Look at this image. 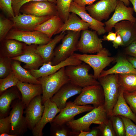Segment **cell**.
Returning a JSON list of instances; mask_svg holds the SVG:
<instances>
[{"instance_id":"60d3db41","label":"cell","mask_w":136,"mask_h":136,"mask_svg":"<svg viewBox=\"0 0 136 136\" xmlns=\"http://www.w3.org/2000/svg\"><path fill=\"white\" fill-rule=\"evenodd\" d=\"M12 0H0V8L3 13L11 19L15 16L13 9Z\"/></svg>"},{"instance_id":"d6986e66","label":"cell","mask_w":136,"mask_h":136,"mask_svg":"<svg viewBox=\"0 0 136 136\" xmlns=\"http://www.w3.org/2000/svg\"><path fill=\"white\" fill-rule=\"evenodd\" d=\"M43 105L44 108L42 117L32 130V135L34 136H43L42 130L45 125L47 123L51 122L61 111L50 99L46 100Z\"/></svg>"},{"instance_id":"ab89813d","label":"cell","mask_w":136,"mask_h":136,"mask_svg":"<svg viewBox=\"0 0 136 136\" xmlns=\"http://www.w3.org/2000/svg\"><path fill=\"white\" fill-rule=\"evenodd\" d=\"M123 95L126 103L136 115V90L130 92L124 91Z\"/></svg>"},{"instance_id":"83f0119b","label":"cell","mask_w":136,"mask_h":136,"mask_svg":"<svg viewBox=\"0 0 136 136\" xmlns=\"http://www.w3.org/2000/svg\"><path fill=\"white\" fill-rule=\"evenodd\" d=\"M119 90V96L113 108L112 116L120 115L126 117L136 124V115L126 103L123 95L124 91L120 87Z\"/></svg>"},{"instance_id":"ee69618b","label":"cell","mask_w":136,"mask_h":136,"mask_svg":"<svg viewBox=\"0 0 136 136\" xmlns=\"http://www.w3.org/2000/svg\"><path fill=\"white\" fill-rule=\"evenodd\" d=\"M0 118V134H10L11 125L9 116Z\"/></svg>"},{"instance_id":"f546056e","label":"cell","mask_w":136,"mask_h":136,"mask_svg":"<svg viewBox=\"0 0 136 136\" xmlns=\"http://www.w3.org/2000/svg\"><path fill=\"white\" fill-rule=\"evenodd\" d=\"M16 86L7 89L0 94V115L1 117L6 115L9 111L10 106L13 101L21 99Z\"/></svg>"},{"instance_id":"74e56055","label":"cell","mask_w":136,"mask_h":136,"mask_svg":"<svg viewBox=\"0 0 136 136\" xmlns=\"http://www.w3.org/2000/svg\"><path fill=\"white\" fill-rule=\"evenodd\" d=\"M109 118L111 121L116 136H125L124 124L120 116H112Z\"/></svg>"},{"instance_id":"f5cc1de1","label":"cell","mask_w":136,"mask_h":136,"mask_svg":"<svg viewBox=\"0 0 136 136\" xmlns=\"http://www.w3.org/2000/svg\"><path fill=\"white\" fill-rule=\"evenodd\" d=\"M121 1L124 3V5L128 7L130 4L129 0H116Z\"/></svg>"},{"instance_id":"30bf717a","label":"cell","mask_w":136,"mask_h":136,"mask_svg":"<svg viewBox=\"0 0 136 136\" xmlns=\"http://www.w3.org/2000/svg\"><path fill=\"white\" fill-rule=\"evenodd\" d=\"M97 32L88 29L81 31L77 45V49L83 54L97 53L103 48V40L98 36Z\"/></svg>"},{"instance_id":"e575fe53","label":"cell","mask_w":136,"mask_h":136,"mask_svg":"<svg viewBox=\"0 0 136 136\" xmlns=\"http://www.w3.org/2000/svg\"><path fill=\"white\" fill-rule=\"evenodd\" d=\"M14 25L13 21L1 15L0 16V42L5 39L7 35Z\"/></svg>"},{"instance_id":"44dd1931","label":"cell","mask_w":136,"mask_h":136,"mask_svg":"<svg viewBox=\"0 0 136 136\" xmlns=\"http://www.w3.org/2000/svg\"><path fill=\"white\" fill-rule=\"evenodd\" d=\"M85 7L80 6L73 1L70 6V12L77 14L83 20L89 24L90 28L96 31L98 35L105 33L106 32L105 29V23L93 18L87 12Z\"/></svg>"},{"instance_id":"3957f363","label":"cell","mask_w":136,"mask_h":136,"mask_svg":"<svg viewBox=\"0 0 136 136\" xmlns=\"http://www.w3.org/2000/svg\"><path fill=\"white\" fill-rule=\"evenodd\" d=\"M65 67L61 68L54 73L38 79L42 89L43 104L46 100L50 99L64 85L70 82L65 73Z\"/></svg>"},{"instance_id":"db71d44e","label":"cell","mask_w":136,"mask_h":136,"mask_svg":"<svg viewBox=\"0 0 136 136\" xmlns=\"http://www.w3.org/2000/svg\"><path fill=\"white\" fill-rule=\"evenodd\" d=\"M0 136H15L14 135L10 134L4 133L0 134Z\"/></svg>"},{"instance_id":"7dc6e473","label":"cell","mask_w":136,"mask_h":136,"mask_svg":"<svg viewBox=\"0 0 136 136\" xmlns=\"http://www.w3.org/2000/svg\"><path fill=\"white\" fill-rule=\"evenodd\" d=\"M97 0H74L73 2L80 6L86 7V5L92 4Z\"/></svg>"},{"instance_id":"d590c367","label":"cell","mask_w":136,"mask_h":136,"mask_svg":"<svg viewBox=\"0 0 136 136\" xmlns=\"http://www.w3.org/2000/svg\"><path fill=\"white\" fill-rule=\"evenodd\" d=\"M19 81L13 72L6 77L3 78H0V94L9 88L16 86Z\"/></svg>"},{"instance_id":"7bdbcfd3","label":"cell","mask_w":136,"mask_h":136,"mask_svg":"<svg viewBox=\"0 0 136 136\" xmlns=\"http://www.w3.org/2000/svg\"><path fill=\"white\" fill-rule=\"evenodd\" d=\"M48 1L56 4V0H12V6L15 16L18 15L20 10L24 4L30 2Z\"/></svg>"},{"instance_id":"f907efd6","label":"cell","mask_w":136,"mask_h":136,"mask_svg":"<svg viewBox=\"0 0 136 136\" xmlns=\"http://www.w3.org/2000/svg\"><path fill=\"white\" fill-rule=\"evenodd\" d=\"M126 57L127 60L136 70V58L130 56H127Z\"/></svg>"},{"instance_id":"9a60e30c","label":"cell","mask_w":136,"mask_h":136,"mask_svg":"<svg viewBox=\"0 0 136 136\" xmlns=\"http://www.w3.org/2000/svg\"><path fill=\"white\" fill-rule=\"evenodd\" d=\"M42 95L36 96L26 108L25 118L28 128L31 130L40 121L43 115L44 106L42 103Z\"/></svg>"},{"instance_id":"484cf974","label":"cell","mask_w":136,"mask_h":136,"mask_svg":"<svg viewBox=\"0 0 136 136\" xmlns=\"http://www.w3.org/2000/svg\"><path fill=\"white\" fill-rule=\"evenodd\" d=\"M116 64L110 69L103 70L99 77L111 74H123L128 73L136 74V70L128 61L126 57L119 56L116 58ZM98 77V78H99Z\"/></svg>"},{"instance_id":"816d5d0a","label":"cell","mask_w":136,"mask_h":136,"mask_svg":"<svg viewBox=\"0 0 136 136\" xmlns=\"http://www.w3.org/2000/svg\"><path fill=\"white\" fill-rule=\"evenodd\" d=\"M133 6L134 11L136 14V0H129Z\"/></svg>"},{"instance_id":"5bb4252c","label":"cell","mask_w":136,"mask_h":136,"mask_svg":"<svg viewBox=\"0 0 136 136\" xmlns=\"http://www.w3.org/2000/svg\"><path fill=\"white\" fill-rule=\"evenodd\" d=\"M133 8L126 6L123 2L117 1L114 12L111 18L104 23L105 29L107 32L111 31L117 23L128 20L136 23V18L133 16Z\"/></svg>"},{"instance_id":"4316f807","label":"cell","mask_w":136,"mask_h":136,"mask_svg":"<svg viewBox=\"0 0 136 136\" xmlns=\"http://www.w3.org/2000/svg\"><path fill=\"white\" fill-rule=\"evenodd\" d=\"M71 13L67 20L64 23L57 34L68 31L81 32L90 28L89 24L83 20L77 14Z\"/></svg>"},{"instance_id":"f1b7e54d","label":"cell","mask_w":136,"mask_h":136,"mask_svg":"<svg viewBox=\"0 0 136 136\" xmlns=\"http://www.w3.org/2000/svg\"><path fill=\"white\" fill-rule=\"evenodd\" d=\"M64 23L58 15L54 16L43 23L38 25L34 30L39 31L51 38L57 33Z\"/></svg>"},{"instance_id":"4fadbf2b","label":"cell","mask_w":136,"mask_h":136,"mask_svg":"<svg viewBox=\"0 0 136 136\" xmlns=\"http://www.w3.org/2000/svg\"><path fill=\"white\" fill-rule=\"evenodd\" d=\"M117 3L116 0H100L85 7L88 13L93 18L100 22L107 20L115 11Z\"/></svg>"},{"instance_id":"681fc988","label":"cell","mask_w":136,"mask_h":136,"mask_svg":"<svg viewBox=\"0 0 136 136\" xmlns=\"http://www.w3.org/2000/svg\"><path fill=\"white\" fill-rule=\"evenodd\" d=\"M113 46L115 48H117L120 46H123L124 44L122 39L119 35H117L115 39L112 41Z\"/></svg>"},{"instance_id":"ffe728a7","label":"cell","mask_w":136,"mask_h":136,"mask_svg":"<svg viewBox=\"0 0 136 136\" xmlns=\"http://www.w3.org/2000/svg\"><path fill=\"white\" fill-rule=\"evenodd\" d=\"M82 88L70 82L64 85L50 98L60 110L64 108L70 97L81 92Z\"/></svg>"},{"instance_id":"d6a6232c","label":"cell","mask_w":136,"mask_h":136,"mask_svg":"<svg viewBox=\"0 0 136 136\" xmlns=\"http://www.w3.org/2000/svg\"><path fill=\"white\" fill-rule=\"evenodd\" d=\"M74 0H56V6L58 16L64 23L70 14V8Z\"/></svg>"},{"instance_id":"f6af8a7d","label":"cell","mask_w":136,"mask_h":136,"mask_svg":"<svg viewBox=\"0 0 136 136\" xmlns=\"http://www.w3.org/2000/svg\"><path fill=\"white\" fill-rule=\"evenodd\" d=\"M125 47V53L129 56L136 58V40Z\"/></svg>"},{"instance_id":"7402d4cb","label":"cell","mask_w":136,"mask_h":136,"mask_svg":"<svg viewBox=\"0 0 136 136\" xmlns=\"http://www.w3.org/2000/svg\"><path fill=\"white\" fill-rule=\"evenodd\" d=\"M0 42V57L10 58L23 54L27 45L13 39H5Z\"/></svg>"},{"instance_id":"6da1fadb","label":"cell","mask_w":136,"mask_h":136,"mask_svg":"<svg viewBox=\"0 0 136 136\" xmlns=\"http://www.w3.org/2000/svg\"><path fill=\"white\" fill-rule=\"evenodd\" d=\"M109 117L103 105L94 108L83 116L68 122L66 124L71 129L74 136H78L81 131H89L91 124H100L107 121Z\"/></svg>"},{"instance_id":"8fae6325","label":"cell","mask_w":136,"mask_h":136,"mask_svg":"<svg viewBox=\"0 0 136 136\" xmlns=\"http://www.w3.org/2000/svg\"><path fill=\"white\" fill-rule=\"evenodd\" d=\"M20 12L37 16L58 15L56 4L48 1L27 3L21 6Z\"/></svg>"},{"instance_id":"7a4b0ae2","label":"cell","mask_w":136,"mask_h":136,"mask_svg":"<svg viewBox=\"0 0 136 136\" xmlns=\"http://www.w3.org/2000/svg\"><path fill=\"white\" fill-rule=\"evenodd\" d=\"M102 86L105 97L104 107L109 117L119 96L118 74H111L97 79Z\"/></svg>"},{"instance_id":"4dcf8cb0","label":"cell","mask_w":136,"mask_h":136,"mask_svg":"<svg viewBox=\"0 0 136 136\" xmlns=\"http://www.w3.org/2000/svg\"><path fill=\"white\" fill-rule=\"evenodd\" d=\"M21 63L20 61L12 59L13 72L19 81L23 82L40 84L38 79L33 76L28 70L22 67Z\"/></svg>"},{"instance_id":"277c9868","label":"cell","mask_w":136,"mask_h":136,"mask_svg":"<svg viewBox=\"0 0 136 136\" xmlns=\"http://www.w3.org/2000/svg\"><path fill=\"white\" fill-rule=\"evenodd\" d=\"M81 32L68 31L62 39L61 43L54 49L50 64H57L72 56L78 50L77 45Z\"/></svg>"},{"instance_id":"8d00e7d4","label":"cell","mask_w":136,"mask_h":136,"mask_svg":"<svg viewBox=\"0 0 136 136\" xmlns=\"http://www.w3.org/2000/svg\"><path fill=\"white\" fill-rule=\"evenodd\" d=\"M11 58L0 57V78H4L13 72Z\"/></svg>"},{"instance_id":"bcb514c9","label":"cell","mask_w":136,"mask_h":136,"mask_svg":"<svg viewBox=\"0 0 136 136\" xmlns=\"http://www.w3.org/2000/svg\"><path fill=\"white\" fill-rule=\"evenodd\" d=\"M100 135V131L97 126L93 128L91 130L89 131H81L78 136H98Z\"/></svg>"},{"instance_id":"ac0fdd59","label":"cell","mask_w":136,"mask_h":136,"mask_svg":"<svg viewBox=\"0 0 136 136\" xmlns=\"http://www.w3.org/2000/svg\"><path fill=\"white\" fill-rule=\"evenodd\" d=\"M82 62L72 55L55 65L44 63L39 69L28 70L33 76L38 79L54 73L63 67L70 65H78Z\"/></svg>"},{"instance_id":"c3c4849f","label":"cell","mask_w":136,"mask_h":136,"mask_svg":"<svg viewBox=\"0 0 136 136\" xmlns=\"http://www.w3.org/2000/svg\"><path fill=\"white\" fill-rule=\"evenodd\" d=\"M117 36L116 33L111 31L108 32V35H105L103 37V40L108 41H113L116 39Z\"/></svg>"},{"instance_id":"f35d334b","label":"cell","mask_w":136,"mask_h":136,"mask_svg":"<svg viewBox=\"0 0 136 136\" xmlns=\"http://www.w3.org/2000/svg\"><path fill=\"white\" fill-rule=\"evenodd\" d=\"M99 129L101 136H116L112 122L110 118L106 121L99 124L97 126Z\"/></svg>"},{"instance_id":"2e32d148","label":"cell","mask_w":136,"mask_h":136,"mask_svg":"<svg viewBox=\"0 0 136 136\" xmlns=\"http://www.w3.org/2000/svg\"><path fill=\"white\" fill-rule=\"evenodd\" d=\"M38 45H27L23 54L11 58L25 63L26 64L23 67L27 70L38 69L44 63L41 56L36 52Z\"/></svg>"},{"instance_id":"7c38bea8","label":"cell","mask_w":136,"mask_h":136,"mask_svg":"<svg viewBox=\"0 0 136 136\" xmlns=\"http://www.w3.org/2000/svg\"><path fill=\"white\" fill-rule=\"evenodd\" d=\"M94 108L93 106L89 105L79 106L75 104L73 102H67L65 107L61 110L59 114L50 123L53 125L65 124L74 120L75 117L77 115L90 111Z\"/></svg>"},{"instance_id":"52a82bcc","label":"cell","mask_w":136,"mask_h":136,"mask_svg":"<svg viewBox=\"0 0 136 136\" xmlns=\"http://www.w3.org/2000/svg\"><path fill=\"white\" fill-rule=\"evenodd\" d=\"M52 39L39 31L26 30L13 28L8 32L5 39L15 40L28 45H39L47 44Z\"/></svg>"},{"instance_id":"ba28073f","label":"cell","mask_w":136,"mask_h":136,"mask_svg":"<svg viewBox=\"0 0 136 136\" xmlns=\"http://www.w3.org/2000/svg\"><path fill=\"white\" fill-rule=\"evenodd\" d=\"M105 97L103 88L100 85L82 88L79 95L73 102L79 106L92 104L94 108L104 105Z\"/></svg>"},{"instance_id":"cb8c5ba5","label":"cell","mask_w":136,"mask_h":136,"mask_svg":"<svg viewBox=\"0 0 136 136\" xmlns=\"http://www.w3.org/2000/svg\"><path fill=\"white\" fill-rule=\"evenodd\" d=\"M16 86L21 94V100L25 108L33 98L42 94V88L40 84L19 81Z\"/></svg>"},{"instance_id":"836d02e7","label":"cell","mask_w":136,"mask_h":136,"mask_svg":"<svg viewBox=\"0 0 136 136\" xmlns=\"http://www.w3.org/2000/svg\"><path fill=\"white\" fill-rule=\"evenodd\" d=\"M50 135L53 136H73V132L66 124H50Z\"/></svg>"},{"instance_id":"5b68a950","label":"cell","mask_w":136,"mask_h":136,"mask_svg":"<svg viewBox=\"0 0 136 136\" xmlns=\"http://www.w3.org/2000/svg\"><path fill=\"white\" fill-rule=\"evenodd\" d=\"M91 67L83 62L78 65H70L65 67L66 75L71 83L83 88L90 85H100L93 75L89 74Z\"/></svg>"},{"instance_id":"603a6c76","label":"cell","mask_w":136,"mask_h":136,"mask_svg":"<svg viewBox=\"0 0 136 136\" xmlns=\"http://www.w3.org/2000/svg\"><path fill=\"white\" fill-rule=\"evenodd\" d=\"M114 28L115 32L121 36L123 46L126 47L136 40V23L123 20L117 23Z\"/></svg>"},{"instance_id":"e0dca14e","label":"cell","mask_w":136,"mask_h":136,"mask_svg":"<svg viewBox=\"0 0 136 136\" xmlns=\"http://www.w3.org/2000/svg\"><path fill=\"white\" fill-rule=\"evenodd\" d=\"M53 16H37L25 14L15 16L11 19L14 24L13 28L29 31H34L36 27Z\"/></svg>"},{"instance_id":"b9f144b4","label":"cell","mask_w":136,"mask_h":136,"mask_svg":"<svg viewBox=\"0 0 136 136\" xmlns=\"http://www.w3.org/2000/svg\"><path fill=\"white\" fill-rule=\"evenodd\" d=\"M120 116L124 124L125 136H136V124L129 118Z\"/></svg>"},{"instance_id":"9c48e42d","label":"cell","mask_w":136,"mask_h":136,"mask_svg":"<svg viewBox=\"0 0 136 136\" xmlns=\"http://www.w3.org/2000/svg\"><path fill=\"white\" fill-rule=\"evenodd\" d=\"M25 107L21 99L16 100L9 116L11 125L10 134L15 136H21L28 128L25 117L23 116Z\"/></svg>"},{"instance_id":"8992f818","label":"cell","mask_w":136,"mask_h":136,"mask_svg":"<svg viewBox=\"0 0 136 136\" xmlns=\"http://www.w3.org/2000/svg\"><path fill=\"white\" fill-rule=\"evenodd\" d=\"M109 50L103 48L96 55L74 53L73 55L77 59L85 62L92 67L94 71V77L96 79L106 67L115 61L116 58L110 56Z\"/></svg>"},{"instance_id":"d4e9b609","label":"cell","mask_w":136,"mask_h":136,"mask_svg":"<svg viewBox=\"0 0 136 136\" xmlns=\"http://www.w3.org/2000/svg\"><path fill=\"white\" fill-rule=\"evenodd\" d=\"M66 34L65 32H61L47 44L38 45L36 52L41 56L44 63H51L56 45L61 41Z\"/></svg>"},{"instance_id":"1f68e13d","label":"cell","mask_w":136,"mask_h":136,"mask_svg":"<svg viewBox=\"0 0 136 136\" xmlns=\"http://www.w3.org/2000/svg\"><path fill=\"white\" fill-rule=\"evenodd\" d=\"M118 81L120 87L124 91L136 90V74L128 73L118 74Z\"/></svg>"}]
</instances>
